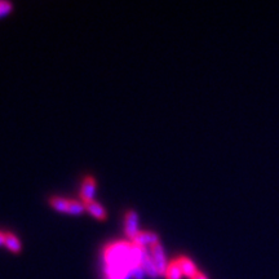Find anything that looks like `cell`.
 <instances>
[{
	"mask_svg": "<svg viewBox=\"0 0 279 279\" xmlns=\"http://www.w3.org/2000/svg\"><path fill=\"white\" fill-rule=\"evenodd\" d=\"M150 255L154 260L155 265H157V269L160 276L164 277L166 274V269L168 266V262H167L166 253H164V248L160 242H157L154 244L150 247Z\"/></svg>",
	"mask_w": 279,
	"mask_h": 279,
	"instance_id": "6da1fadb",
	"label": "cell"
},
{
	"mask_svg": "<svg viewBox=\"0 0 279 279\" xmlns=\"http://www.w3.org/2000/svg\"><path fill=\"white\" fill-rule=\"evenodd\" d=\"M140 231L139 227V215L136 211L128 209L124 215V234L125 237L132 241Z\"/></svg>",
	"mask_w": 279,
	"mask_h": 279,
	"instance_id": "7a4b0ae2",
	"label": "cell"
},
{
	"mask_svg": "<svg viewBox=\"0 0 279 279\" xmlns=\"http://www.w3.org/2000/svg\"><path fill=\"white\" fill-rule=\"evenodd\" d=\"M96 186H97V182H96V178L93 176H87L84 178L83 182H82V188H80V200L83 202L84 204L89 203L92 200H94V195H96Z\"/></svg>",
	"mask_w": 279,
	"mask_h": 279,
	"instance_id": "3957f363",
	"label": "cell"
},
{
	"mask_svg": "<svg viewBox=\"0 0 279 279\" xmlns=\"http://www.w3.org/2000/svg\"><path fill=\"white\" fill-rule=\"evenodd\" d=\"M157 242H159V235L150 230H140L136 237L132 239L133 244L140 245V247H147V245L151 247Z\"/></svg>",
	"mask_w": 279,
	"mask_h": 279,
	"instance_id": "277c9868",
	"label": "cell"
},
{
	"mask_svg": "<svg viewBox=\"0 0 279 279\" xmlns=\"http://www.w3.org/2000/svg\"><path fill=\"white\" fill-rule=\"evenodd\" d=\"M174 260H176V262H177L180 269H181L184 277H188V278L192 279V277L198 273V269H196L195 264H194L192 259H189L188 256H178L177 259H174Z\"/></svg>",
	"mask_w": 279,
	"mask_h": 279,
	"instance_id": "5b68a950",
	"label": "cell"
},
{
	"mask_svg": "<svg viewBox=\"0 0 279 279\" xmlns=\"http://www.w3.org/2000/svg\"><path fill=\"white\" fill-rule=\"evenodd\" d=\"M86 209L93 216L94 219L100 220V221H105L107 219V212H106L105 207L98 203V202H96V200L86 203Z\"/></svg>",
	"mask_w": 279,
	"mask_h": 279,
	"instance_id": "8992f818",
	"label": "cell"
},
{
	"mask_svg": "<svg viewBox=\"0 0 279 279\" xmlns=\"http://www.w3.org/2000/svg\"><path fill=\"white\" fill-rule=\"evenodd\" d=\"M141 266H142L145 274H146L147 277H150V278L155 279L160 276L158 272V269H157V265H155L154 260H153V257H151L150 252L145 256V259H143L142 262H141Z\"/></svg>",
	"mask_w": 279,
	"mask_h": 279,
	"instance_id": "52a82bcc",
	"label": "cell"
},
{
	"mask_svg": "<svg viewBox=\"0 0 279 279\" xmlns=\"http://www.w3.org/2000/svg\"><path fill=\"white\" fill-rule=\"evenodd\" d=\"M49 204L53 209H56L58 212H64V213H69V206H70V199L68 198H62V196L53 195L49 198Z\"/></svg>",
	"mask_w": 279,
	"mask_h": 279,
	"instance_id": "ba28073f",
	"label": "cell"
},
{
	"mask_svg": "<svg viewBox=\"0 0 279 279\" xmlns=\"http://www.w3.org/2000/svg\"><path fill=\"white\" fill-rule=\"evenodd\" d=\"M4 245L13 253H19L22 251V243L19 242L18 237L13 233H5V244Z\"/></svg>",
	"mask_w": 279,
	"mask_h": 279,
	"instance_id": "9c48e42d",
	"label": "cell"
},
{
	"mask_svg": "<svg viewBox=\"0 0 279 279\" xmlns=\"http://www.w3.org/2000/svg\"><path fill=\"white\" fill-rule=\"evenodd\" d=\"M166 279H181L184 277L181 269L176 262V260H172L168 262V266L166 269V274H164Z\"/></svg>",
	"mask_w": 279,
	"mask_h": 279,
	"instance_id": "30bf717a",
	"label": "cell"
},
{
	"mask_svg": "<svg viewBox=\"0 0 279 279\" xmlns=\"http://www.w3.org/2000/svg\"><path fill=\"white\" fill-rule=\"evenodd\" d=\"M86 209V204L82 200L78 199H70V206H69V213L70 215H82Z\"/></svg>",
	"mask_w": 279,
	"mask_h": 279,
	"instance_id": "8fae6325",
	"label": "cell"
},
{
	"mask_svg": "<svg viewBox=\"0 0 279 279\" xmlns=\"http://www.w3.org/2000/svg\"><path fill=\"white\" fill-rule=\"evenodd\" d=\"M12 11V4L9 1H4L0 0V17L8 15Z\"/></svg>",
	"mask_w": 279,
	"mask_h": 279,
	"instance_id": "7c38bea8",
	"label": "cell"
},
{
	"mask_svg": "<svg viewBox=\"0 0 279 279\" xmlns=\"http://www.w3.org/2000/svg\"><path fill=\"white\" fill-rule=\"evenodd\" d=\"M192 279H208V278H207V277H206V276H204L203 273L199 272V270H198V273H196L195 276L192 277Z\"/></svg>",
	"mask_w": 279,
	"mask_h": 279,
	"instance_id": "4fadbf2b",
	"label": "cell"
},
{
	"mask_svg": "<svg viewBox=\"0 0 279 279\" xmlns=\"http://www.w3.org/2000/svg\"><path fill=\"white\" fill-rule=\"evenodd\" d=\"M5 244V233L0 230V245Z\"/></svg>",
	"mask_w": 279,
	"mask_h": 279,
	"instance_id": "5bb4252c",
	"label": "cell"
}]
</instances>
